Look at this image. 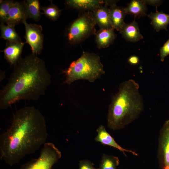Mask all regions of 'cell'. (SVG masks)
Returning <instances> with one entry per match:
<instances>
[{
    "label": "cell",
    "mask_w": 169,
    "mask_h": 169,
    "mask_svg": "<svg viewBox=\"0 0 169 169\" xmlns=\"http://www.w3.org/2000/svg\"><path fill=\"white\" fill-rule=\"evenodd\" d=\"M46 122L33 106H25L13 115L11 125L0 136V158L12 166L33 154L46 142Z\"/></svg>",
    "instance_id": "obj_1"
},
{
    "label": "cell",
    "mask_w": 169,
    "mask_h": 169,
    "mask_svg": "<svg viewBox=\"0 0 169 169\" xmlns=\"http://www.w3.org/2000/svg\"><path fill=\"white\" fill-rule=\"evenodd\" d=\"M51 78L44 61L37 55L32 53L21 57L0 90V110L21 100H38L45 95Z\"/></svg>",
    "instance_id": "obj_2"
},
{
    "label": "cell",
    "mask_w": 169,
    "mask_h": 169,
    "mask_svg": "<svg viewBox=\"0 0 169 169\" xmlns=\"http://www.w3.org/2000/svg\"><path fill=\"white\" fill-rule=\"evenodd\" d=\"M139 84L130 79L123 82L112 97L108 110L107 124L113 131L120 130L136 119L144 110Z\"/></svg>",
    "instance_id": "obj_3"
},
{
    "label": "cell",
    "mask_w": 169,
    "mask_h": 169,
    "mask_svg": "<svg viewBox=\"0 0 169 169\" xmlns=\"http://www.w3.org/2000/svg\"><path fill=\"white\" fill-rule=\"evenodd\" d=\"M62 72L65 77L64 82L70 85L80 79L94 82L105 72L98 55L84 51L79 58L72 62Z\"/></svg>",
    "instance_id": "obj_4"
},
{
    "label": "cell",
    "mask_w": 169,
    "mask_h": 169,
    "mask_svg": "<svg viewBox=\"0 0 169 169\" xmlns=\"http://www.w3.org/2000/svg\"><path fill=\"white\" fill-rule=\"evenodd\" d=\"M96 24L92 12L85 11L71 24L67 32V37L70 43H79L96 33Z\"/></svg>",
    "instance_id": "obj_5"
},
{
    "label": "cell",
    "mask_w": 169,
    "mask_h": 169,
    "mask_svg": "<svg viewBox=\"0 0 169 169\" xmlns=\"http://www.w3.org/2000/svg\"><path fill=\"white\" fill-rule=\"evenodd\" d=\"M61 156V151L53 143L46 142L39 157L23 165L20 169H52Z\"/></svg>",
    "instance_id": "obj_6"
},
{
    "label": "cell",
    "mask_w": 169,
    "mask_h": 169,
    "mask_svg": "<svg viewBox=\"0 0 169 169\" xmlns=\"http://www.w3.org/2000/svg\"><path fill=\"white\" fill-rule=\"evenodd\" d=\"M157 157L161 169H169V119L161 128L158 139Z\"/></svg>",
    "instance_id": "obj_7"
},
{
    "label": "cell",
    "mask_w": 169,
    "mask_h": 169,
    "mask_svg": "<svg viewBox=\"0 0 169 169\" xmlns=\"http://www.w3.org/2000/svg\"><path fill=\"white\" fill-rule=\"evenodd\" d=\"M23 23L25 27V43L30 45L32 53L39 54L43 49L44 41L42 26L35 23L28 24L26 21Z\"/></svg>",
    "instance_id": "obj_8"
},
{
    "label": "cell",
    "mask_w": 169,
    "mask_h": 169,
    "mask_svg": "<svg viewBox=\"0 0 169 169\" xmlns=\"http://www.w3.org/2000/svg\"><path fill=\"white\" fill-rule=\"evenodd\" d=\"M28 18L25 1H15L9 12L6 23L7 25L15 27L20 23H23Z\"/></svg>",
    "instance_id": "obj_9"
},
{
    "label": "cell",
    "mask_w": 169,
    "mask_h": 169,
    "mask_svg": "<svg viewBox=\"0 0 169 169\" xmlns=\"http://www.w3.org/2000/svg\"><path fill=\"white\" fill-rule=\"evenodd\" d=\"M97 135L95 138L96 142H98L104 145L112 146L121 151L126 156V152H129L135 156H138V154L134 151L124 148L121 146L115 141L114 139L107 131L105 127L100 125L96 130Z\"/></svg>",
    "instance_id": "obj_10"
},
{
    "label": "cell",
    "mask_w": 169,
    "mask_h": 169,
    "mask_svg": "<svg viewBox=\"0 0 169 169\" xmlns=\"http://www.w3.org/2000/svg\"><path fill=\"white\" fill-rule=\"evenodd\" d=\"M108 6L107 1H105L104 4L91 12L94 21L100 29L113 28Z\"/></svg>",
    "instance_id": "obj_11"
},
{
    "label": "cell",
    "mask_w": 169,
    "mask_h": 169,
    "mask_svg": "<svg viewBox=\"0 0 169 169\" xmlns=\"http://www.w3.org/2000/svg\"><path fill=\"white\" fill-rule=\"evenodd\" d=\"M25 43L22 41H7L3 51L4 57L11 65H14L20 59Z\"/></svg>",
    "instance_id": "obj_12"
},
{
    "label": "cell",
    "mask_w": 169,
    "mask_h": 169,
    "mask_svg": "<svg viewBox=\"0 0 169 169\" xmlns=\"http://www.w3.org/2000/svg\"><path fill=\"white\" fill-rule=\"evenodd\" d=\"M106 1L109 6V8L112 28L119 31L125 23L124 19L126 14L124 8L117 6L115 1Z\"/></svg>",
    "instance_id": "obj_13"
},
{
    "label": "cell",
    "mask_w": 169,
    "mask_h": 169,
    "mask_svg": "<svg viewBox=\"0 0 169 169\" xmlns=\"http://www.w3.org/2000/svg\"><path fill=\"white\" fill-rule=\"evenodd\" d=\"M105 1L100 0H67L66 4L77 9L92 12L105 3Z\"/></svg>",
    "instance_id": "obj_14"
},
{
    "label": "cell",
    "mask_w": 169,
    "mask_h": 169,
    "mask_svg": "<svg viewBox=\"0 0 169 169\" xmlns=\"http://www.w3.org/2000/svg\"><path fill=\"white\" fill-rule=\"evenodd\" d=\"M119 31L122 36L130 42H136L143 38L135 20L129 23H125Z\"/></svg>",
    "instance_id": "obj_15"
},
{
    "label": "cell",
    "mask_w": 169,
    "mask_h": 169,
    "mask_svg": "<svg viewBox=\"0 0 169 169\" xmlns=\"http://www.w3.org/2000/svg\"><path fill=\"white\" fill-rule=\"evenodd\" d=\"M95 39L99 49L107 47L114 42L116 37L114 29H100L95 34Z\"/></svg>",
    "instance_id": "obj_16"
},
{
    "label": "cell",
    "mask_w": 169,
    "mask_h": 169,
    "mask_svg": "<svg viewBox=\"0 0 169 169\" xmlns=\"http://www.w3.org/2000/svg\"><path fill=\"white\" fill-rule=\"evenodd\" d=\"M148 16L151 20V24L156 31L163 29L167 30L169 24V14L163 12L156 11L151 13Z\"/></svg>",
    "instance_id": "obj_17"
},
{
    "label": "cell",
    "mask_w": 169,
    "mask_h": 169,
    "mask_svg": "<svg viewBox=\"0 0 169 169\" xmlns=\"http://www.w3.org/2000/svg\"><path fill=\"white\" fill-rule=\"evenodd\" d=\"M144 1L132 0L124 9L126 14L140 17L146 14V8Z\"/></svg>",
    "instance_id": "obj_18"
},
{
    "label": "cell",
    "mask_w": 169,
    "mask_h": 169,
    "mask_svg": "<svg viewBox=\"0 0 169 169\" xmlns=\"http://www.w3.org/2000/svg\"><path fill=\"white\" fill-rule=\"evenodd\" d=\"M1 31V38L10 42H20V37L16 32L14 27L1 23L0 25Z\"/></svg>",
    "instance_id": "obj_19"
},
{
    "label": "cell",
    "mask_w": 169,
    "mask_h": 169,
    "mask_svg": "<svg viewBox=\"0 0 169 169\" xmlns=\"http://www.w3.org/2000/svg\"><path fill=\"white\" fill-rule=\"evenodd\" d=\"M25 5L29 18L38 21L40 18L41 9L40 3L38 0H27Z\"/></svg>",
    "instance_id": "obj_20"
},
{
    "label": "cell",
    "mask_w": 169,
    "mask_h": 169,
    "mask_svg": "<svg viewBox=\"0 0 169 169\" xmlns=\"http://www.w3.org/2000/svg\"><path fill=\"white\" fill-rule=\"evenodd\" d=\"M119 162L117 157L103 154L97 169H117Z\"/></svg>",
    "instance_id": "obj_21"
},
{
    "label": "cell",
    "mask_w": 169,
    "mask_h": 169,
    "mask_svg": "<svg viewBox=\"0 0 169 169\" xmlns=\"http://www.w3.org/2000/svg\"><path fill=\"white\" fill-rule=\"evenodd\" d=\"M41 9L43 11V14L53 21L56 20L61 14V10L53 4L42 7Z\"/></svg>",
    "instance_id": "obj_22"
},
{
    "label": "cell",
    "mask_w": 169,
    "mask_h": 169,
    "mask_svg": "<svg viewBox=\"0 0 169 169\" xmlns=\"http://www.w3.org/2000/svg\"><path fill=\"white\" fill-rule=\"evenodd\" d=\"M15 1L11 0H0V20L1 23H6L10 9Z\"/></svg>",
    "instance_id": "obj_23"
},
{
    "label": "cell",
    "mask_w": 169,
    "mask_h": 169,
    "mask_svg": "<svg viewBox=\"0 0 169 169\" xmlns=\"http://www.w3.org/2000/svg\"><path fill=\"white\" fill-rule=\"evenodd\" d=\"M169 55V38L160 49V55L161 61L163 62L166 57Z\"/></svg>",
    "instance_id": "obj_24"
},
{
    "label": "cell",
    "mask_w": 169,
    "mask_h": 169,
    "mask_svg": "<svg viewBox=\"0 0 169 169\" xmlns=\"http://www.w3.org/2000/svg\"><path fill=\"white\" fill-rule=\"evenodd\" d=\"M79 165V169H97L94 166L91 162L87 160L80 161Z\"/></svg>",
    "instance_id": "obj_25"
},
{
    "label": "cell",
    "mask_w": 169,
    "mask_h": 169,
    "mask_svg": "<svg viewBox=\"0 0 169 169\" xmlns=\"http://www.w3.org/2000/svg\"><path fill=\"white\" fill-rule=\"evenodd\" d=\"M129 63L131 65H135L139 62L138 57L135 55H132L128 59Z\"/></svg>",
    "instance_id": "obj_26"
},
{
    "label": "cell",
    "mask_w": 169,
    "mask_h": 169,
    "mask_svg": "<svg viewBox=\"0 0 169 169\" xmlns=\"http://www.w3.org/2000/svg\"><path fill=\"white\" fill-rule=\"evenodd\" d=\"M146 4L148 3L156 6H158L161 4V1L160 0H145L144 1Z\"/></svg>",
    "instance_id": "obj_27"
}]
</instances>
